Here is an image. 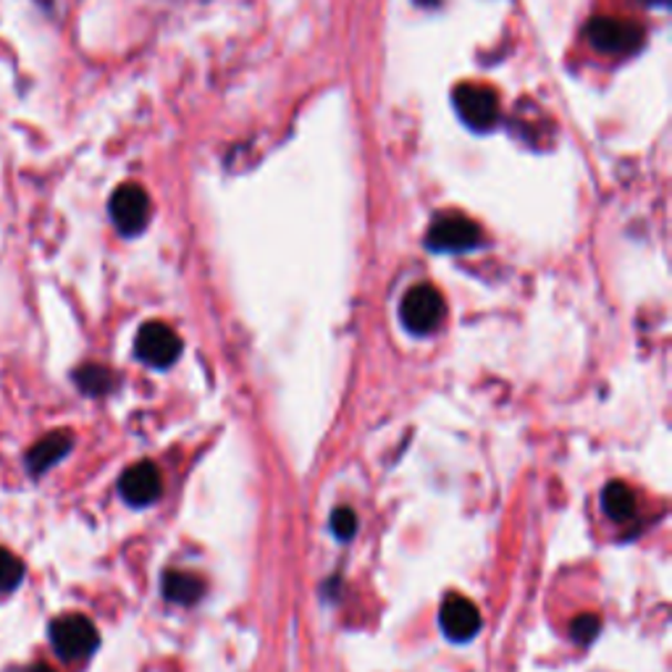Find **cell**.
<instances>
[{"label": "cell", "mask_w": 672, "mask_h": 672, "mask_svg": "<svg viewBox=\"0 0 672 672\" xmlns=\"http://www.w3.org/2000/svg\"><path fill=\"white\" fill-rule=\"evenodd\" d=\"M205 593V583L189 572L168 570L164 576V597L174 604H195Z\"/></svg>", "instance_id": "8fae6325"}, {"label": "cell", "mask_w": 672, "mask_h": 672, "mask_svg": "<svg viewBox=\"0 0 672 672\" xmlns=\"http://www.w3.org/2000/svg\"><path fill=\"white\" fill-rule=\"evenodd\" d=\"M53 652L66 662H80L90 657L101 643L97 628L84 614H61L51 626Z\"/></svg>", "instance_id": "6da1fadb"}, {"label": "cell", "mask_w": 672, "mask_h": 672, "mask_svg": "<svg viewBox=\"0 0 672 672\" xmlns=\"http://www.w3.org/2000/svg\"><path fill=\"white\" fill-rule=\"evenodd\" d=\"M570 633L578 643H591L599 635V618H593V614H581V618L572 622Z\"/></svg>", "instance_id": "2e32d148"}, {"label": "cell", "mask_w": 672, "mask_h": 672, "mask_svg": "<svg viewBox=\"0 0 672 672\" xmlns=\"http://www.w3.org/2000/svg\"><path fill=\"white\" fill-rule=\"evenodd\" d=\"M601 507H604V513L612 520L628 523L635 518V494L622 480H612V484L604 486V494H601Z\"/></svg>", "instance_id": "7c38bea8"}, {"label": "cell", "mask_w": 672, "mask_h": 672, "mask_svg": "<svg viewBox=\"0 0 672 672\" xmlns=\"http://www.w3.org/2000/svg\"><path fill=\"white\" fill-rule=\"evenodd\" d=\"M589 42L599 53L607 55H626L639 51L643 42V30L639 24L626 19H607L597 17L589 24Z\"/></svg>", "instance_id": "3957f363"}, {"label": "cell", "mask_w": 672, "mask_h": 672, "mask_svg": "<svg viewBox=\"0 0 672 672\" xmlns=\"http://www.w3.org/2000/svg\"><path fill=\"white\" fill-rule=\"evenodd\" d=\"M161 489H164L161 473L153 463H147V459L126 468L122 480H118V492H122V497L130 502L132 507L153 505V502L161 497Z\"/></svg>", "instance_id": "ba28073f"}, {"label": "cell", "mask_w": 672, "mask_h": 672, "mask_svg": "<svg viewBox=\"0 0 672 672\" xmlns=\"http://www.w3.org/2000/svg\"><path fill=\"white\" fill-rule=\"evenodd\" d=\"M400 316L407 331H413V334H431L444 318L442 294L428 285L413 287L405 294V300H402Z\"/></svg>", "instance_id": "277c9868"}, {"label": "cell", "mask_w": 672, "mask_h": 672, "mask_svg": "<svg viewBox=\"0 0 672 672\" xmlns=\"http://www.w3.org/2000/svg\"><path fill=\"white\" fill-rule=\"evenodd\" d=\"M72 444L74 436L69 434V431H53V434L42 436L40 442L27 452V471H30V476L40 478L42 473L51 471L53 465H59L61 459L69 455Z\"/></svg>", "instance_id": "30bf717a"}, {"label": "cell", "mask_w": 672, "mask_h": 672, "mask_svg": "<svg viewBox=\"0 0 672 672\" xmlns=\"http://www.w3.org/2000/svg\"><path fill=\"white\" fill-rule=\"evenodd\" d=\"M24 672H55V670L48 668V664H32V668H27Z\"/></svg>", "instance_id": "e0dca14e"}, {"label": "cell", "mask_w": 672, "mask_h": 672, "mask_svg": "<svg viewBox=\"0 0 672 672\" xmlns=\"http://www.w3.org/2000/svg\"><path fill=\"white\" fill-rule=\"evenodd\" d=\"M21 578H24V565L13 551L0 549V597L17 591Z\"/></svg>", "instance_id": "5bb4252c"}, {"label": "cell", "mask_w": 672, "mask_h": 672, "mask_svg": "<svg viewBox=\"0 0 672 672\" xmlns=\"http://www.w3.org/2000/svg\"><path fill=\"white\" fill-rule=\"evenodd\" d=\"M426 245L434 252H468L480 245V231L471 218L444 216L431 224Z\"/></svg>", "instance_id": "52a82bcc"}, {"label": "cell", "mask_w": 672, "mask_h": 672, "mask_svg": "<svg viewBox=\"0 0 672 672\" xmlns=\"http://www.w3.org/2000/svg\"><path fill=\"white\" fill-rule=\"evenodd\" d=\"M111 218L124 237L139 235L151 218V197L139 184H122L111 197Z\"/></svg>", "instance_id": "8992f818"}, {"label": "cell", "mask_w": 672, "mask_h": 672, "mask_svg": "<svg viewBox=\"0 0 672 672\" xmlns=\"http://www.w3.org/2000/svg\"><path fill=\"white\" fill-rule=\"evenodd\" d=\"M134 355L151 368H168L182 355V339L172 327H166V323L151 321L137 331Z\"/></svg>", "instance_id": "7a4b0ae2"}, {"label": "cell", "mask_w": 672, "mask_h": 672, "mask_svg": "<svg viewBox=\"0 0 672 672\" xmlns=\"http://www.w3.org/2000/svg\"><path fill=\"white\" fill-rule=\"evenodd\" d=\"M76 384L84 394H95V397H101V394H108L113 386V376L108 371H105L103 365H84L76 371Z\"/></svg>", "instance_id": "4fadbf2b"}, {"label": "cell", "mask_w": 672, "mask_h": 672, "mask_svg": "<svg viewBox=\"0 0 672 672\" xmlns=\"http://www.w3.org/2000/svg\"><path fill=\"white\" fill-rule=\"evenodd\" d=\"M455 108L471 130H492L499 118L497 92L486 84H459L455 90Z\"/></svg>", "instance_id": "5b68a950"}, {"label": "cell", "mask_w": 672, "mask_h": 672, "mask_svg": "<svg viewBox=\"0 0 672 672\" xmlns=\"http://www.w3.org/2000/svg\"><path fill=\"white\" fill-rule=\"evenodd\" d=\"M331 530L337 539H350L358 530V515L350 507H339L331 513Z\"/></svg>", "instance_id": "9a60e30c"}, {"label": "cell", "mask_w": 672, "mask_h": 672, "mask_svg": "<svg viewBox=\"0 0 672 672\" xmlns=\"http://www.w3.org/2000/svg\"><path fill=\"white\" fill-rule=\"evenodd\" d=\"M438 626L452 641H471L480 631V612L471 599L449 597L438 612Z\"/></svg>", "instance_id": "9c48e42d"}]
</instances>
